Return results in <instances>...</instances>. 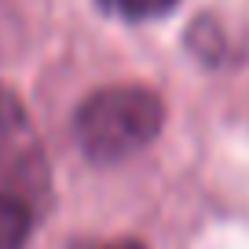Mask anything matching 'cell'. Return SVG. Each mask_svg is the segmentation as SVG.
Returning a JSON list of instances; mask_svg holds the SVG:
<instances>
[{
    "label": "cell",
    "instance_id": "6da1fadb",
    "mask_svg": "<svg viewBox=\"0 0 249 249\" xmlns=\"http://www.w3.org/2000/svg\"><path fill=\"white\" fill-rule=\"evenodd\" d=\"M165 128V99L143 85H110L85 95L73 114V140L95 165L140 154Z\"/></svg>",
    "mask_w": 249,
    "mask_h": 249
},
{
    "label": "cell",
    "instance_id": "7a4b0ae2",
    "mask_svg": "<svg viewBox=\"0 0 249 249\" xmlns=\"http://www.w3.org/2000/svg\"><path fill=\"white\" fill-rule=\"evenodd\" d=\"M0 195L18 198L37 213H44L52 202V169L40 136L22 99L4 85H0Z\"/></svg>",
    "mask_w": 249,
    "mask_h": 249
},
{
    "label": "cell",
    "instance_id": "3957f363",
    "mask_svg": "<svg viewBox=\"0 0 249 249\" xmlns=\"http://www.w3.org/2000/svg\"><path fill=\"white\" fill-rule=\"evenodd\" d=\"M40 213L11 195H0V249H26Z\"/></svg>",
    "mask_w": 249,
    "mask_h": 249
},
{
    "label": "cell",
    "instance_id": "277c9868",
    "mask_svg": "<svg viewBox=\"0 0 249 249\" xmlns=\"http://www.w3.org/2000/svg\"><path fill=\"white\" fill-rule=\"evenodd\" d=\"M187 48H191L195 59H202L205 66H216L227 55V37H224V30H220V22L213 15H202L187 30Z\"/></svg>",
    "mask_w": 249,
    "mask_h": 249
},
{
    "label": "cell",
    "instance_id": "5b68a950",
    "mask_svg": "<svg viewBox=\"0 0 249 249\" xmlns=\"http://www.w3.org/2000/svg\"><path fill=\"white\" fill-rule=\"evenodd\" d=\"M103 11L124 18V22H147V18H161L176 8L179 0H95Z\"/></svg>",
    "mask_w": 249,
    "mask_h": 249
},
{
    "label": "cell",
    "instance_id": "8992f818",
    "mask_svg": "<svg viewBox=\"0 0 249 249\" xmlns=\"http://www.w3.org/2000/svg\"><path fill=\"white\" fill-rule=\"evenodd\" d=\"M103 249H147L143 242H110V246H103Z\"/></svg>",
    "mask_w": 249,
    "mask_h": 249
}]
</instances>
